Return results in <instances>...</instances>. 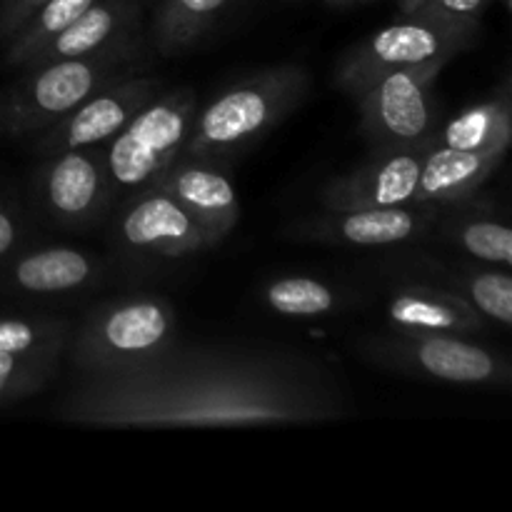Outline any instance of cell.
Segmentation results:
<instances>
[{
  "instance_id": "6da1fadb",
  "label": "cell",
  "mask_w": 512,
  "mask_h": 512,
  "mask_svg": "<svg viewBox=\"0 0 512 512\" xmlns=\"http://www.w3.org/2000/svg\"><path fill=\"white\" fill-rule=\"evenodd\" d=\"M328 370L295 353L178 348L108 375H80L55 408L88 428H243L305 425L345 415Z\"/></svg>"
},
{
  "instance_id": "7a4b0ae2",
  "label": "cell",
  "mask_w": 512,
  "mask_h": 512,
  "mask_svg": "<svg viewBox=\"0 0 512 512\" xmlns=\"http://www.w3.org/2000/svg\"><path fill=\"white\" fill-rule=\"evenodd\" d=\"M313 90L303 65L285 63L258 70L215 95L195 113L183 155L203 160L230 158L283 123Z\"/></svg>"
},
{
  "instance_id": "3957f363",
  "label": "cell",
  "mask_w": 512,
  "mask_h": 512,
  "mask_svg": "<svg viewBox=\"0 0 512 512\" xmlns=\"http://www.w3.org/2000/svg\"><path fill=\"white\" fill-rule=\"evenodd\" d=\"M138 55L140 38H133L100 53L23 68V75L3 90L5 135L30 138L43 133L105 83L133 73Z\"/></svg>"
},
{
  "instance_id": "277c9868",
  "label": "cell",
  "mask_w": 512,
  "mask_h": 512,
  "mask_svg": "<svg viewBox=\"0 0 512 512\" xmlns=\"http://www.w3.org/2000/svg\"><path fill=\"white\" fill-rule=\"evenodd\" d=\"M175 330L178 315L163 298H128L90 310L65 350L80 375H108L158 358L175 345Z\"/></svg>"
},
{
  "instance_id": "5b68a950",
  "label": "cell",
  "mask_w": 512,
  "mask_h": 512,
  "mask_svg": "<svg viewBox=\"0 0 512 512\" xmlns=\"http://www.w3.org/2000/svg\"><path fill=\"white\" fill-rule=\"evenodd\" d=\"M448 58L383 70L343 85L360 115V135L370 148H408L435 138L440 120L435 83Z\"/></svg>"
},
{
  "instance_id": "8992f818",
  "label": "cell",
  "mask_w": 512,
  "mask_h": 512,
  "mask_svg": "<svg viewBox=\"0 0 512 512\" xmlns=\"http://www.w3.org/2000/svg\"><path fill=\"white\" fill-rule=\"evenodd\" d=\"M198 113L193 88L160 90L113 138L100 145L113 195H130L150 188L178 155H183Z\"/></svg>"
},
{
  "instance_id": "52a82bcc",
  "label": "cell",
  "mask_w": 512,
  "mask_h": 512,
  "mask_svg": "<svg viewBox=\"0 0 512 512\" xmlns=\"http://www.w3.org/2000/svg\"><path fill=\"white\" fill-rule=\"evenodd\" d=\"M363 355L393 373L440 383L508 388L512 378L510 363L503 355L460 335L393 330L370 335L363 343Z\"/></svg>"
},
{
  "instance_id": "ba28073f",
  "label": "cell",
  "mask_w": 512,
  "mask_h": 512,
  "mask_svg": "<svg viewBox=\"0 0 512 512\" xmlns=\"http://www.w3.org/2000/svg\"><path fill=\"white\" fill-rule=\"evenodd\" d=\"M483 28L453 23L430 13L400 15L398 23L385 25L350 45L335 63L333 78L338 88L383 70L418 65L425 60L468 53L478 45Z\"/></svg>"
},
{
  "instance_id": "9c48e42d",
  "label": "cell",
  "mask_w": 512,
  "mask_h": 512,
  "mask_svg": "<svg viewBox=\"0 0 512 512\" xmlns=\"http://www.w3.org/2000/svg\"><path fill=\"white\" fill-rule=\"evenodd\" d=\"M160 90H163V83L150 75H120L88 95L80 105H75L58 123L38 133L33 153L48 158L63 150L103 145Z\"/></svg>"
},
{
  "instance_id": "30bf717a",
  "label": "cell",
  "mask_w": 512,
  "mask_h": 512,
  "mask_svg": "<svg viewBox=\"0 0 512 512\" xmlns=\"http://www.w3.org/2000/svg\"><path fill=\"white\" fill-rule=\"evenodd\" d=\"M433 140L408 148H370L368 158L348 173L330 178L320 188L328 210L395 208L415 203L420 168Z\"/></svg>"
},
{
  "instance_id": "8fae6325",
  "label": "cell",
  "mask_w": 512,
  "mask_h": 512,
  "mask_svg": "<svg viewBox=\"0 0 512 512\" xmlns=\"http://www.w3.org/2000/svg\"><path fill=\"white\" fill-rule=\"evenodd\" d=\"M440 205L410 203L395 208H353L328 210L298 220L290 235L315 243L358 245V248H385V245L415 243L433 235Z\"/></svg>"
},
{
  "instance_id": "7c38bea8",
  "label": "cell",
  "mask_w": 512,
  "mask_h": 512,
  "mask_svg": "<svg viewBox=\"0 0 512 512\" xmlns=\"http://www.w3.org/2000/svg\"><path fill=\"white\" fill-rule=\"evenodd\" d=\"M43 160L38 188L50 218L68 228H88L98 223L113 200L100 145L63 150Z\"/></svg>"
},
{
  "instance_id": "4fadbf2b",
  "label": "cell",
  "mask_w": 512,
  "mask_h": 512,
  "mask_svg": "<svg viewBox=\"0 0 512 512\" xmlns=\"http://www.w3.org/2000/svg\"><path fill=\"white\" fill-rule=\"evenodd\" d=\"M120 240L155 258H185L220 243L213 230L193 218L163 190L145 188L125 198Z\"/></svg>"
},
{
  "instance_id": "5bb4252c",
  "label": "cell",
  "mask_w": 512,
  "mask_h": 512,
  "mask_svg": "<svg viewBox=\"0 0 512 512\" xmlns=\"http://www.w3.org/2000/svg\"><path fill=\"white\" fill-rule=\"evenodd\" d=\"M150 188L170 195L220 240L233 233L240 220L238 190L215 160L178 155Z\"/></svg>"
},
{
  "instance_id": "9a60e30c",
  "label": "cell",
  "mask_w": 512,
  "mask_h": 512,
  "mask_svg": "<svg viewBox=\"0 0 512 512\" xmlns=\"http://www.w3.org/2000/svg\"><path fill=\"white\" fill-rule=\"evenodd\" d=\"M385 318L405 333H445L473 338L488 333V320L455 290L440 285L408 283L390 290Z\"/></svg>"
},
{
  "instance_id": "2e32d148",
  "label": "cell",
  "mask_w": 512,
  "mask_h": 512,
  "mask_svg": "<svg viewBox=\"0 0 512 512\" xmlns=\"http://www.w3.org/2000/svg\"><path fill=\"white\" fill-rule=\"evenodd\" d=\"M140 5L138 0H95L65 30L50 38L33 53L25 68L48 60L75 58V55L100 53L105 48L138 38Z\"/></svg>"
},
{
  "instance_id": "e0dca14e",
  "label": "cell",
  "mask_w": 512,
  "mask_h": 512,
  "mask_svg": "<svg viewBox=\"0 0 512 512\" xmlns=\"http://www.w3.org/2000/svg\"><path fill=\"white\" fill-rule=\"evenodd\" d=\"M433 233L463 250L470 260L510 268L512 230L503 213L488 200H475V195H470L460 203L440 205Z\"/></svg>"
},
{
  "instance_id": "ac0fdd59",
  "label": "cell",
  "mask_w": 512,
  "mask_h": 512,
  "mask_svg": "<svg viewBox=\"0 0 512 512\" xmlns=\"http://www.w3.org/2000/svg\"><path fill=\"white\" fill-rule=\"evenodd\" d=\"M100 278V260L78 248H40L8 265L3 283L30 295L73 293Z\"/></svg>"
},
{
  "instance_id": "d6986e66",
  "label": "cell",
  "mask_w": 512,
  "mask_h": 512,
  "mask_svg": "<svg viewBox=\"0 0 512 512\" xmlns=\"http://www.w3.org/2000/svg\"><path fill=\"white\" fill-rule=\"evenodd\" d=\"M503 158V153H470L433 143L420 168L415 203L453 205L470 198L493 178Z\"/></svg>"
},
{
  "instance_id": "ffe728a7",
  "label": "cell",
  "mask_w": 512,
  "mask_h": 512,
  "mask_svg": "<svg viewBox=\"0 0 512 512\" xmlns=\"http://www.w3.org/2000/svg\"><path fill=\"white\" fill-rule=\"evenodd\" d=\"M512 140V100L505 83L498 95L465 108L445 128L435 130V145L470 153H508Z\"/></svg>"
},
{
  "instance_id": "44dd1931",
  "label": "cell",
  "mask_w": 512,
  "mask_h": 512,
  "mask_svg": "<svg viewBox=\"0 0 512 512\" xmlns=\"http://www.w3.org/2000/svg\"><path fill=\"white\" fill-rule=\"evenodd\" d=\"M430 268L448 280V288L468 300L488 323L508 330L512 323V278L510 268L488 263H465L448 268L438 260H428Z\"/></svg>"
},
{
  "instance_id": "7402d4cb",
  "label": "cell",
  "mask_w": 512,
  "mask_h": 512,
  "mask_svg": "<svg viewBox=\"0 0 512 512\" xmlns=\"http://www.w3.org/2000/svg\"><path fill=\"white\" fill-rule=\"evenodd\" d=\"M230 0H160L150 20V45L163 58L193 48Z\"/></svg>"
},
{
  "instance_id": "603a6c76",
  "label": "cell",
  "mask_w": 512,
  "mask_h": 512,
  "mask_svg": "<svg viewBox=\"0 0 512 512\" xmlns=\"http://www.w3.org/2000/svg\"><path fill=\"white\" fill-rule=\"evenodd\" d=\"M260 295L273 313L285 318H323L338 313L348 303V293L308 275L270 280Z\"/></svg>"
},
{
  "instance_id": "cb8c5ba5",
  "label": "cell",
  "mask_w": 512,
  "mask_h": 512,
  "mask_svg": "<svg viewBox=\"0 0 512 512\" xmlns=\"http://www.w3.org/2000/svg\"><path fill=\"white\" fill-rule=\"evenodd\" d=\"M95 0H45L33 18L8 40L5 50V65L15 70H23L28 60L38 48H43L50 38L68 28L80 13L93 5Z\"/></svg>"
},
{
  "instance_id": "d4e9b609",
  "label": "cell",
  "mask_w": 512,
  "mask_h": 512,
  "mask_svg": "<svg viewBox=\"0 0 512 512\" xmlns=\"http://www.w3.org/2000/svg\"><path fill=\"white\" fill-rule=\"evenodd\" d=\"M70 330L73 328L65 318H3L0 320V353L63 355Z\"/></svg>"
},
{
  "instance_id": "484cf974",
  "label": "cell",
  "mask_w": 512,
  "mask_h": 512,
  "mask_svg": "<svg viewBox=\"0 0 512 512\" xmlns=\"http://www.w3.org/2000/svg\"><path fill=\"white\" fill-rule=\"evenodd\" d=\"M60 365L58 353L10 355L0 353V405L15 403L43 390L55 378Z\"/></svg>"
},
{
  "instance_id": "4316f807",
  "label": "cell",
  "mask_w": 512,
  "mask_h": 512,
  "mask_svg": "<svg viewBox=\"0 0 512 512\" xmlns=\"http://www.w3.org/2000/svg\"><path fill=\"white\" fill-rule=\"evenodd\" d=\"M495 0H433L423 13L438 15V18L453 20V23L475 25L483 28V13Z\"/></svg>"
},
{
  "instance_id": "83f0119b",
  "label": "cell",
  "mask_w": 512,
  "mask_h": 512,
  "mask_svg": "<svg viewBox=\"0 0 512 512\" xmlns=\"http://www.w3.org/2000/svg\"><path fill=\"white\" fill-rule=\"evenodd\" d=\"M45 0H0V43H8Z\"/></svg>"
},
{
  "instance_id": "f1b7e54d",
  "label": "cell",
  "mask_w": 512,
  "mask_h": 512,
  "mask_svg": "<svg viewBox=\"0 0 512 512\" xmlns=\"http://www.w3.org/2000/svg\"><path fill=\"white\" fill-rule=\"evenodd\" d=\"M20 238H23V220H20L18 208L0 200V260L13 253Z\"/></svg>"
},
{
  "instance_id": "f546056e",
  "label": "cell",
  "mask_w": 512,
  "mask_h": 512,
  "mask_svg": "<svg viewBox=\"0 0 512 512\" xmlns=\"http://www.w3.org/2000/svg\"><path fill=\"white\" fill-rule=\"evenodd\" d=\"M433 0H398V10L400 15H415V13H423Z\"/></svg>"
},
{
  "instance_id": "4dcf8cb0",
  "label": "cell",
  "mask_w": 512,
  "mask_h": 512,
  "mask_svg": "<svg viewBox=\"0 0 512 512\" xmlns=\"http://www.w3.org/2000/svg\"><path fill=\"white\" fill-rule=\"evenodd\" d=\"M355 3H360V0H325V5H330V8H348Z\"/></svg>"
},
{
  "instance_id": "1f68e13d",
  "label": "cell",
  "mask_w": 512,
  "mask_h": 512,
  "mask_svg": "<svg viewBox=\"0 0 512 512\" xmlns=\"http://www.w3.org/2000/svg\"><path fill=\"white\" fill-rule=\"evenodd\" d=\"M5 135V120H3V90H0V138Z\"/></svg>"
},
{
  "instance_id": "d6a6232c",
  "label": "cell",
  "mask_w": 512,
  "mask_h": 512,
  "mask_svg": "<svg viewBox=\"0 0 512 512\" xmlns=\"http://www.w3.org/2000/svg\"><path fill=\"white\" fill-rule=\"evenodd\" d=\"M500 3L505 5V10H510V3H512V0H500Z\"/></svg>"
},
{
  "instance_id": "836d02e7",
  "label": "cell",
  "mask_w": 512,
  "mask_h": 512,
  "mask_svg": "<svg viewBox=\"0 0 512 512\" xmlns=\"http://www.w3.org/2000/svg\"><path fill=\"white\" fill-rule=\"evenodd\" d=\"M360 3H373V0H360Z\"/></svg>"
}]
</instances>
